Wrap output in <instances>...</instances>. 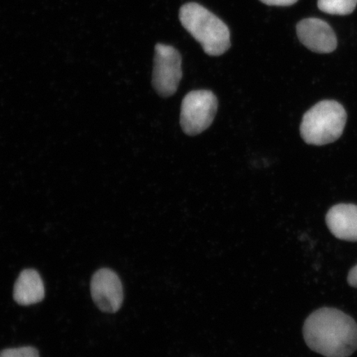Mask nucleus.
Wrapping results in <instances>:
<instances>
[{
	"label": "nucleus",
	"mask_w": 357,
	"mask_h": 357,
	"mask_svg": "<svg viewBox=\"0 0 357 357\" xmlns=\"http://www.w3.org/2000/svg\"><path fill=\"white\" fill-rule=\"evenodd\" d=\"M357 0H319L321 11L333 15H348L355 10Z\"/></svg>",
	"instance_id": "9d476101"
},
{
	"label": "nucleus",
	"mask_w": 357,
	"mask_h": 357,
	"mask_svg": "<svg viewBox=\"0 0 357 357\" xmlns=\"http://www.w3.org/2000/svg\"><path fill=\"white\" fill-rule=\"evenodd\" d=\"M178 17L184 29L208 56H221L230 48L229 26L207 8L197 3H185L181 8Z\"/></svg>",
	"instance_id": "f03ea898"
},
{
	"label": "nucleus",
	"mask_w": 357,
	"mask_h": 357,
	"mask_svg": "<svg viewBox=\"0 0 357 357\" xmlns=\"http://www.w3.org/2000/svg\"><path fill=\"white\" fill-rule=\"evenodd\" d=\"M347 281L351 287L357 288V265L350 271L347 276Z\"/></svg>",
	"instance_id": "ddd939ff"
},
{
	"label": "nucleus",
	"mask_w": 357,
	"mask_h": 357,
	"mask_svg": "<svg viewBox=\"0 0 357 357\" xmlns=\"http://www.w3.org/2000/svg\"><path fill=\"white\" fill-rule=\"evenodd\" d=\"M326 222L337 238L357 242V205H335L327 213Z\"/></svg>",
	"instance_id": "6e6552de"
},
{
	"label": "nucleus",
	"mask_w": 357,
	"mask_h": 357,
	"mask_svg": "<svg viewBox=\"0 0 357 357\" xmlns=\"http://www.w3.org/2000/svg\"><path fill=\"white\" fill-rule=\"evenodd\" d=\"M182 78V58L174 47L158 43L155 47L153 86L159 96L175 95Z\"/></svg>",
	"instance_id": "39448f33"
},
{
	"label": "nucleus",
	"mask_w": 357,
	"mask_h": 357,
	"mask_svg": "<svg viewBox=\"0 0 357 357\" xmlns=\"http://www.w3.org/2000/svg\"><path fill=\"white\" fill-rule=\"evenodd\" d=\"M346 122V110L341 104L334 100L321 101L303 115L301 137L310 145L332 144L342 136Z\"/></svg>",
	"instance_id": "7ed1b4c3"
},
{
	"label": "nucleus",
	"mask_w": 357,
	"mask_h": 357,
	"mask_svg": "<svg viewBox=\"0 0 357 357\" xmlns=\"http://www.w3.org/2000/svg\"><path fill=\"white\" fill-rule=\"evenodd\" d=\"M45 297L43 281L38 271L24 270L17 278L13 288V298L21 305H32Z\"/></svg>",
	"instance_id": "1a4fd4ad"
},
{
	"label": "nucleus",
	"mask_w": 357,
	"mask_h": 357,
	"mask_svg": "<svg viewBox=\"0 0 357 357\" xmlns=\"http://www.w3.org/2000/svg\"><path fill=\"white\" fill-rule=\"evenodd\" d=\"M91 289L93 301L101 311L114 314L121 307L123 289L114 271L106 268L96 271L91 280Z\"/></svg>",
	"instance_id": "423d86ee"
},
{
	"label": "nucleus",
	"mask_w": 357,
	"mask_h": 357,
	"mask_svg": "<svg viewBox=\"0 0 357 357\" xmlns=\"http://www.w3.org/2000/svg\"><path fill=\"white\" fill-rule=\"evenodd\" d=\"M218 100L209 91H194L182 101L181 125L187 135L202 133L212 124L217 114Z\"/></svg>",
	"instance_id": "20e7f679"
},
{
	"label": "nucleus",
	"mask_w": 357,
	"mask_h": 357,
	"mask_svg": "<svg viewBox=\"0 0 357 357\" xmlns=\"http://www.w3.org/2000/svg\"><path fill=\"white\" fill-rule=\"evenodd\" d=\"M297 36L303 45L312 52L331 53L337 48V38L328 22L310 17L298 22Z\"/></svg>",
	"instance_id": "0eeeda50"
},
{
	"label": "nucleus",
	"mask_w": 357,
	"mask_h": 357,
	"mask_svg": "<svg viewBox=\"0 0 357 357\" xmlns=\"http://www.w3.org/2000/svg\"><path fill=\"white\" fill-rule=\"evenodd\" d=\"M0 357H39L38 351L32 347L10 348L0 352Z\"/></svg>",
	"instance_id": "9b49d317"
},
{
	"label": "nucleus",
	"mask_w": 357,
	"mask_h": 357,
	"mask_svg": "<svg viewBox=\"0 0 357 357\" xmlns=\"http://www.w3.org/2000/svg\"><path fill=\"white\" fill-rule=\"evenodd\" d=\"M303 333L307 347L326 357H348L357 349L356 321L333 307H323L307 317Z\"/></svg>",
	"instance_id": "f257e3e1"
},
{
	"label": "nucleus",
	"mask_w": 357,
	"mask_h": 357,
	"mask_svg": "<svg viewBox=\"0 0 357 357\" xmlns=\"http://www.w3.org/2000/svg\"><path fill=\"white\" fill-rule=\"evenodd\" d=\"M269 6H290L298 2V0H260Z\"/></svg>",
	"instance_id": "f8f14e48"
}]
</instances>
